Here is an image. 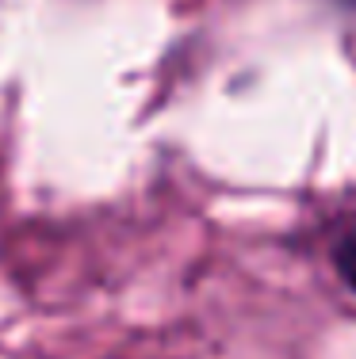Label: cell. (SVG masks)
Segmentation results:
<instances>
[{
  "instance_id": "cell-1",
  "label": "cell",
  "mask_w": 356,
  "mask_h": 359,
  "mask_svg": "<svg viewBox=\"0 0 356 359\" xmlns=\"http://www.w3.org/2000/svg\"><path fill=\"white\" fill-rule=\"evenodd\" d=\"M334 268H337V276L356 290V222H349V226L341 229V237L334 241Z\"/></svg>"
}]
</instances>
